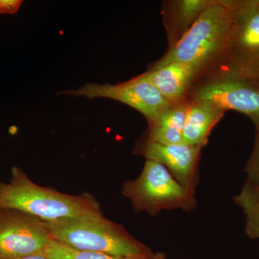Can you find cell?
I'll list each match as a JSON object with an SVG mask.
<instances>
[{"label":"cell","mask_w":259,"mask_h":259,"mask_svg":"<svg viewBox=\"0 0 259 259\" xmlns=\"http://www.w3.org/2000/svg\"><path fill=\"white\" fill-rule=\"evenodd\" d=\"M21 259H49L47 257L44 256L42 255H31V256L25 257V258Z\"/></svg>","instance_id":"cell-19"},{"label":"cell","mask_w":259,"mask_h":259,"mask_svg":"<svg viewBox=\"0 0 259 259\" xmlns=\"http://www.w3.org/2000/svg\"><path fill=\"white\" fill-rule=\"evenodd\" d=\"M233 201L245 216V232L251 239L259 240V185L245 182Z\"/></svg>","instance_id":"cell-14"},{"label":"cell","mask_w":259,"mask_h":259,"mask_svg":"<svg viewBox=\"0 0 259 259\" xmlns=\"http://www.w3.org/2000/svg\"><path fill=\"white\" fill-rule=\"evenodd\" d=\"M0 209H18L44 222L103 214L92 194L70 195L41 187L15 166L9 182H0Z\"/></svg>","instance_id":"cell-1"},{"label":"cell","mask_w":259,"mask_h":259,"mask_svg":"<svg viewBox=\"0 0 259 259\" xmlns=\"http://www.w3.org/2000/svg\"><path fill=\"white\" fill-rule=\"evenodd\" d=\"M247 183L259 185V130H256L253 151L244 168Z\"/></svg>","instance_id":"cell-16"},{"label":"cell","mask_w":259,"mask_h":259,"mask_svg":"<svg viewBox=\"0 0 259 259\" xmlns=\"http://www.w3.org/2000/svg\"><path fill=\"white\" fill-rule=\"evenodd\" d=\"M146 259H167L166 255L163 252L158 251L156 253H153Z\"/></svg>","instance_id":"cell-18"},{"label":"cell","mask_w":259,"mask_h":259,"mask_svg":"<svg viewBox=\"0 0 259 259\" xmlns=\"http://www.w3.org/2000/svg\"><path fill=\"white\" fill-rule=\"evenodd\" d=\"M202 70L192 63L173 62L151 68L141 76L152 83L167 101L175 105L185 101L192 81Z\"/></svg>","instance_id":"cell-10"},{"label":"cell","mask_w":259,"mask_h":259,"mask_svg":"<svg viewBox=\"0 0 259 259\" xmlns=\"http://www.w3.org/2000/svg\"><path fill=\"white\" fill-rule=\"evenodd\" d=\"M233 1L215 0L152 69L173 62L192 63L202 69L224 60L233 22Z\"/></svg>","instance_id":"cell-2"},{"label":"cell","mask_w":259,"mask_h":259,"mask_svg":"<svg viewBox=\"0 0 259 259\" xmlns=\"http://www.w3.org/2000/svg\"><path fill=\"white\" fill-rule=\"evenodd\" d=\"M190 102L172 105L150 125L147 139L163 144H182L184 128Z\"/></svg>","instance_id":"cell-13"},{"label":"cell","mask_w":259,"mask_h":259,"mask_svg":"<svg viewBox=\"0 0 259 259\" xmlns=\"http://www.w3.org/2000/svg\"><path fill=\"white\" fill-rule=\"evenodd\" d=\"M52 240L40 218L18 209H0V259L42 255Z\"/></svg>","instance_id":"cell-7"},{"label":"cell","mask_w":259,"mask_h":259,"mask_svg":"<svg viewBox=\"0 0 259 259\" xmlns=\"http://www.w3.org/2000/svg\"><path fill=\"white\" fill-rule=\"evenodd\" d=\"M231 39L222 71L259 86V9L255 0L233 1Z\"/></svg>","instance_id":"cell-5"},{"label":"cell","mask_w":259,"mask_h":259,"mask_svg":"<svg viewBox=\"0 0 259 259\" xmlns=\"http://www.w3.org/2000/svg\"><path fill=\"white\" fill-rule=\"evenodd\" d=\"M215 0H176L168 4L166 28L170 47L175 45L193 25L201 13Z\"/></svg>","instance_id":"cell-12"},{"label":"cell","mask_w":259,"mask_h":259,"mask_svg":"<svg viewBox=\"0 0 259 259\" xmlns=\"http://www.w3.org/2000/svg\"><path fill=\"white\" fill-rule=\"evenodd\" d=\"M224 114V112L208 105L190 102L186 116L182 143L203 148L208 142L209 136L213 127Z\"/></svg>","instance_id":"cell-11"},{"label":"cell","mask_w":259,"mask_h":259,"mask_svg":"<svg viewBox=\"0 0 259 259\" xmlns=\"http://www.w3.org/2000/svg\"><path fill=\"white\" fill-rule=\"evenodd\" d=\"M23 2L20 0H0V14H15Z\"/></svg>","instance_id":"cell-17"},{"label":"cell","mask_w":259,"mask_h":259,"mask_svg":"<svg viewBox=\"0 0 259 259\" xmlns=\"http://www.w3.org/2000/svg\"><path fill=\"white\" fill-rule=\"evenodd\" d=\"M255 4H256L257 7H258V8L259 9V0H255Z\"/></svg>","instance_id":"cell-20"},{"label":"cell","mask_w":259,"mask_h":259,"mask_svg":"<svg viewBox=\"0 0 259 259\" xmlns=\"http://www.w3.org/2000/svg\"><path fill=\"white\" fill-rule=\"evenodd\" d=\"M193 102L241 112L259 130V86L248 80L221 71L197 88Z\"/></svg>","instance_id":"cell-6"},{"label":"cell","mask_w":259,"mask_h":259,"mask_svg":"<svg viewBox=\"0 0 259 259\" xmlns=\"http://www.w3.org/2000/svg\"><path fill=\"white\" fill-rule=\"evenodd\" d=\"M122 193L134 212H146L152 217L163 210L192 212L197 207L194 194L180 185L163 165L150 160H146L137 178L123 184Z\"/></svg>","instance_id":"cell-4"},{"label":"cell","mask_w":259,"mask_h":259,"mask_svg":"<svg viewBox=\"0 0 259 259\" xmlns=\"http://www.w3.org/2000/svg\"><path fill=\"white\" fill-rule=\"evenodd\" d=\"M202 148L183 143L160 144L147 139L136 147V153L146 160L163 165L180 185L195 195L199 182L198 163Z\"/></svg>","instance_id":"cell-9"},{"label":"cell","mask_w":259,"mask_h":259,"mask_svg":"<svg viewBox=\"0 0 259 259\" xmlns=\"http://www.w3.org/2000/svg\"><path fill=\"white\" fill-rule=\"evenodd\" d=\"M42 255L49 259H146L151 255L144 257L117 256L106 253L74 249L52 240L44 250Z\"/></svg>","instance_id":"cell-15"},{"label":"cell","mask_w":259,"mask_h":259,"mask_svg":"<svg viewBox=\"0 0 259 259\" xmlns=\"http://www.w3.org/2000/svg\"><path fill=\"white\" fill-rule=\"evenodd\" d=\"M59 94L89 99L107 98L122 102L136 109L152 125L166 109L172 105L157 89L141 75L126 82L117 84L87 83L77 90Z\"/></svg>","instance_id":"cell-8"},{"label":"cell","mask_w":259,"mask_h":259,"mask_svg":"<svg viewBox=\"0 0 259 259\" xmlns=\"http://www.w3.org/2000/svg\"><path fill=\"white\" fill-rule=\"evenodd\" d=\"M52 239L70 248L117 256L144 257L149 247L103 214L44 222Z\"/></svg>","instance_id":"cell-3"}]
</instances>
